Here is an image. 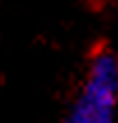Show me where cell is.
Masks as SVG:
<instances>
[{
    "mask_svg": "<svg viewBox=\"0 0 118 123\" xmlns=\"http://www.w3.org/2000/svg\"><path fill=\"white\" fill-rule=\"evenodd\" d=\"M118 111V54L102 47L90 56L79 95L65 123H116Z\"/></svg>",
    "mask_w": 118,
    "mask_h": 123,
    "instance_id": "1",
    "label": "cell"
}]
</instances>
